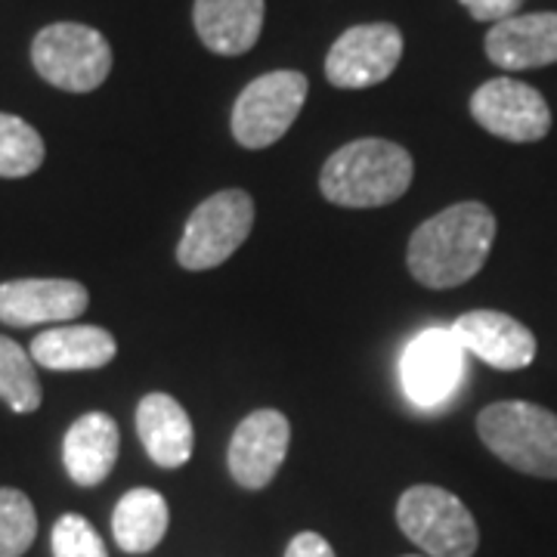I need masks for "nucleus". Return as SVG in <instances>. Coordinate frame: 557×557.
<instances>
[{
  "mask_svg": "<svg viewBox=\"0 0 557 557\" xmlns=\"http://www.w3.org/2000/svg\"><path fill=\"white\" fill-rule=\"evenodd\" d=\"M496 218L483 201H458L424 220L409 239V273L428 288H456L474 278L493 251Z\"/></svg>",
  "mask_w": 557,
  "mask_h": 557,
  "instance_id": "nucleus-1",
  "label": "nucleus"
},
{
  "mask_svg": "<svg viewBox=\"0 0 557 557\" xmlns=\"http://www.w3.org/2000/svg\"><path fill=\"white\" fill-rule=\"evenodd\" d=\"M416 174L412 156L391 139H354L322 168V196L341 208H381L406 196Z\"/></svg>",
  "mask_w": 557,
  "mask_h": 557,
  "instance_id": "nucleus-2",
  "label": "nucleus"
},
{
  "mask_svg": "<svg viewBox=\"0 0 557 557\" xmlns=\"http://www.w3.org/2000/svg\"><path fill=\"white\" fill-rule=\"evenodd\" d=\"M478 434L508 468L557 480V416L552 409L523 399L493 403L478 416Z\"/></svg>",
  "mask_w": 557,
  "mask_h": 557,
  "instance_id": "nucleus-3",
  "label": "nucleus"
},
{
  "mask_svg": "<svg viewBox=\"0 0 557 557\" xmlns=\"http://www.w3.org/2000/svg\"><path fill=\"white\" fill-rule=\"evenodd\" d=\"M32 65L40 78L69 94H90L112 72V47L97 28L53 22L32 40Z\"/></svg>",
  "mask_w": 557,
  "mask_h": 557,
  "instance_id": "nucleus-4",
  "label": "nucleus"
},
{
  "mask_svg": "<svg viewBox=\"0 0 557 557\" xmlns=\"http://www.w3.org/2000/svg\"><path fill=\"white\" fill-rule=\"evenodd\" d=\"M397 523L431 557H474L478 523L465 502L440 486H412L399 496Z\"/></svg>",
  "mask_w": 557,
  "mask_h": 557,
  "instance_id": "nucleus-5",
  "label": "nucleus"
},
{
  "mask_svg": "<svg viewBox=\"0 0 557 557\" xmlns=\"http://www.w3.org/2000/svg\"><path fill=\"white\" fill-rule=\"evenodd\" d=\"M255 226V201L245 189H223L205 199L186 220L183 239L177 245V260L183 270H214L230 260L239 245H245Z\"/></svg>",
  "mask_w": 557,
  "mask_h": 557,
  "instance_id": "nucleus-6",
  "label": "nucleus"
},
{
  "mask_svg": "<svg viewBox=\"0 0 557 557\" xmlns=\"http://www.w3.org/2000/svg\"><path fill=\"white\" fill-rule=\"evenodd\" d=\"M307 75L278 69L255 78L233 106V137L245 149H267L288 134L307 100Z\"/></svg>",
  "mask_w": 557,
  "mask_h": 557,
  "instance_id": "nucleus-7",
  "label": "nucleus"
},
{
  "mask_svg": "<svg viewBox=\"0 0 557 557\" xmlns=\"http://www.w3.org/2000/svg\"><path fill=\"white\" fill-rule=\"evenodd\" d=\"M399 379L406 397L421 409H437L465 384V347L453 329H424L409 341L399 359Z\"/></svg>",
  "mask_w": 557,
  "mask_h": 557,
  "instance_id": "nucleus-8",
  "label": "nucleus"
},
{
  "mask_svg": "<svg viewBox=\"0 0 557 557\" xmlns=\"http://www.w3.org/2000/svg\"><path fill=\"white\" fill-rule=\"evenodd\" d=\"M403 60V32L391 22H366L341 35L325 57V78L341 90L375 87Z\"/></svg>",
  "mask_w": 557,
  "mask_h": 557,
  "instance_id": "nucleus-9",
  "label": "nucleus"
},
{
  "mask_svg": "<svg viewBox=\"0 0 557 557\" xmlns=\"http://www.w3.org/2000/svg\"><path fill=\"white\" fill-rule=\"evenodd\" d=\"M471 115L483 131L508 143H536L552 131V109L536 87L518 78H493L471 97Z\"/></svg>",
  "mask_w": 557,
  "mask_h": 557,
  "instance_id": "nucleus-10",
  "label": "nucleus"
},
{
  "mask_svg": "<svg viewBox=\"0 0 557 557\" xmlns=\"http://www.w3.org/2000/svg\"><path fill=\"white\" fill-rule=\"evenodd\" d=\"M292 443L288 418L276 409H258L242 418L230 440V474L245 490H263L276 478Z\"/></svg>",
  "mask_w": 557,
  "mask_h": 557,
  "instance_id": "nucleus-11",
  "label": "nucleus"
},
{
  "mask_svg": "<svg viewBox=\"0 0 557 557\" xmlns=\"http://www.w3.org/2000/svg\"><path fill=\"white\" fill-rule=\"evenodd\" d=\"M87 288L75 278H13L0 285V322L28 329L78 319L87 310Z\"/></svg>",
  "mask_w": 557,
  "mask_h": 557,
  "instance_id": "nucleus-12",
  "label": "nucleus"
},
{
  "mask_svg": "<svg viewBox=\"0 0 557 557\" xmlns=\"http://www.w3.org/2000/svg\"><path fill=\"white\" fill-rule=\"evenodd\" d=\"M453 335L465 347L490 362L498 372H518L536 359V335L508 313L498 310H471L453 322Z\"/></svg>",
  "mask_w": 557,
  "mask_h": 557,
  "instance_id": "nucleus-13",
  "label": "nucleus"
},
{
  "mask_svg": "<svg viewBox=\"0 0 557 557\" xmlns=\"http://www.w3.org/2000/svg\"><path fill=\"white\" fill-rule=\"evenodd\" d=\"M486 57L505 72H527L557 62V13H518L486 35Z\"/></svg>",
  "mask_w": 557,
  "mask_h": 557,
  "instance_id": "nucleus-14",
  "label": "nucleus"
},
{
  "mask_svg": "<svg viewBox=\"0 0 557 557\" xmlns=\"http://www.w3.org/2000/svg\"><path fill=\"white\" fill-rule=\"evenodd\" d=\"M263 0H196L193 22L201 44L218 57H242L263 32Z\"/></svg>",
  "mask_w": 557,
  "mask_h": 557,
  "instance_id": "nucleus-15",
  "label": "nucleus"
},
{
  "mask_svg": "<svg viewBox=\"0 0 557 557\" xmlns=\"http://www.w3.org/2000/svg\"><path fill=\"white\" fill-rule=\"evenodd\" d=\"M119 449L121 434L115 418L106 412H87L69 428L62 443V461L69 478L78 486H97L112 474Z\"/></svg>",
  "mask_w": 557,
  "mask_h": 557,
  "instance_id": "nucleus-16",
  "label": "nucleus"
},
{
  "mask_svg": "<svg viewBox=\"0 0 557 557\" xmlns=\"http://www.w3.org/2000/svg\"><path fill=\"white\" fill-rule=\"evenodd\" d=\"M32 359L53 372H87L102 369L119 354L115 338L100 325H57L32 341Z\"/></svg>",
  "mask_w": 557,
  "mask_h": 557,
  "instance_id": "nucleus-17",
  "label": "nucleus"
},
{
  "mask_svg": "<svg viewBox=\"0 0 557 557\" xmlns=\"http://www.w3.org/2000/svg\"><path fill=\"white\" fill-rule=\"evenodd\" d=\"M137 434L159 468H180L193 456V421L171 394H146L139 399Z\"/></svg>",
  "mask_w": 557,
  "mask_h": 557,
  "instance_id": "nucleus-18",
  "label": "nucleus"
},
{
  "mask_svg": "<svg viewBox=\"0 0 557 557\" xmlns=\"http://www.w3.org/2000/svg\"><path fill=\"white\" fill-rule=\"evenodd\" d=\"M168 502L156 490H131L121 496L112 515V533L121 552L127 555H146L159 545L168 533Z\"/></svg>",
  "mask_w": 557,
  "mask_h": 557,
  "instance_id": "nucleus-19",
  "label": "nucleus"
},
{
  "mask_svg": "<svg viewBox=\"0 0 557 557\" xmlns=\"http://www.w3.org/2000/svg\"><path fill=\"white\" fill-rule=\"evenodd\" d=\"M0 399L13 412H35L44 399L35 359L13 338L0 335Z\"/></svg>",
  "mask_w": 557,
  "mask_h": 557,
  "instance_id": "nucleus-20",
  "label": "nucleus"
},
{
  "mask_svg": "<svg viewBox=\"0 0 557 557\" xmlns=\"http://www.w3.org/2000/svg\"><path fill=\"white\" fill-rule=\"evenodd\" d=\"M44 156L47 149L38 131L20 115L0 112V177H28L44 164Z\"/></svg>",
  "mask_w": 557,
  "mask_h": 557,
  "instance_id": "nucleus-21",
  "label": "nucleus"
},
{
  "mask_svg": "<svg viewBox=\"0 0 557 557\" xmlns=\"http://www.w3.org/2000/svg\"><path fill=\"white\" fill-rule=\"evenodd\" d=\"M38 536V515L32 498L3 486L0 490V557H22Z\"/></svg>",
  "mask_w": 557,
  "mask_h": 557,
  "instance_id": "nucleus-22",
  "label": "nucleus"
},
{
  "mask_svg": "<svg viewBox=\"0 0 557 557\" xmlns=\"http://www.w3.org/2000/svg\"><path fill=\"white\" fill-rule=\"evenodd\" d=\"M53 557H109L100 533L81 518L62 515L53 527Z\"/></svg>",
  "mask_w": 557,
  "mask_h": 557,
  "instance_id": "nucleus-23",
  "label": "nucleus"
},
{
  "mask_svg": "<svg viewBox=\"0 0 557 557\" xmlns=\"http://www.w3.org/2000/svg\"><path fill=\"white\" fill-rule=\"evenodd\" d=\"M471 16L478 22H502L518 16V10L523 7V0H458Z\"/></svg>",
  "mask_w": 557,
  "mask_h": 557,
  "instance_id": "nucleus-24",
  "label": "nucleus"
},
{
  "mask_svg": "<svg viewBox=\"0 0 557 557\" xmlns=\"http://www.w3.org/2000/svg\"><path fill=\"white\" fill-rule=\"evenodd\" d=\"M285 557H335V552L319 533H300L288 542Z\"/></svg>",
  "mask_w": 557,
  "mask_h": 557,
  "instance_id": "nucleus-25",
  "label": "nucleus"
},
{
  "mask_svg": "<svg viewBox=\"0 0 557 557\" xmlns=\"http://www.w3.org/2000/svg\"><path fill=\"white\" fill-rule=\"evenodd\" d=\"M409 557H412V555H409Z\"/></svg>",
  "mask_w": 557,
  "mask_h": 557,
  "instance_id": "nucleus-26",
  "label": "nucleus"
}]
</instances>
